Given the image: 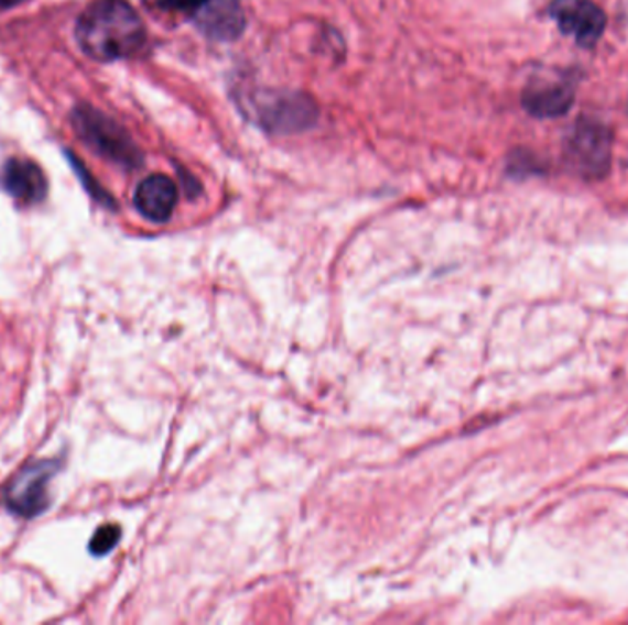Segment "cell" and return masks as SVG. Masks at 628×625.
<instances>
[{
	"instance_id": "cell-8",
	"label": "cell",
	"mask_w": 628,
	"mask_h": 625,
	"mask_svg": "<svg viewBox=\"0 0 628 625\" xmlns=\"http://www.w3.org/2000/svg\"><path fill=\"white\" fill-rule=\"evenodd\" d=\"M176 202H178V187L170 176H148L138 184L134 191V208L138 209V213L156 224L171 219Z\"/></svg>"
},
{
	"instance_id": "cell-9",
	"label": "cell",
	"mask_w": 628,
	"mask_h": 625,
	"mask_svg": "<svg viewBox=\"0 0 628 625\" xmlns=\"http://www.w3.org/2000/svg\"><path fill=\"white\" fill-rule=\"evenodd\" d=\"M570 154L575 164L588 175H599L610 162V134L603 125L584 121L573 132L570 140Z\"/></svg>"
},
{
	"instance_id": "cell-5",
	"label": "cell",
	"mask_w": 628,
	"mask_h": 625,
	"mask_svg": "<svg viewBox=\"0 0 628 625\" xmlns=\"http://www.w3.org/2000/svg\"><path fill=\"white\" fill-rule=\"evenodd\" d=\"M57 472L54 461L35 462L22 468L6 490V506L24 519L43 514L50 505V481Z\"/></svg>"
},
{
	"instance_id": "cell-6",
	"label": "cell",
	"mask_w": 628,
	"mask_h": 625,
	"mask_svg": "<svg viewBox=\"0 0 628 625\" xmlns=\"http://www.w3.org/2000/svg\"><path fill=\"white\" fill-rule=\"evenodd\" d=\"M548 13L564 35L584 48L595 46L605 33L606 13L595 0H551Z\"/></svg>"
},
{
	"instance_id": "cell-10",
	"label": "cell",
	"mask_w": 628,
	"mask_h": 625,
	"mask_svg": "<svg viewBox=\"0 0 628 625\" xmlns=\"http://www.w3.org/2000/svg\"><path fill=\"white\" fill-rule=\"evenodd\" d=\"M523 109L537 118L566 114L573 103V88L566 81H539L523 90Z\"/></svg>"
},
{
	"instance_id": "cell-3",
	"label": "cell",
	"mask_w": 628,
	"mask_h": 625,
	"mask_svg": "<svg viewBox=\"0 0 628 625\" xmlns=\"http://www.w3.org/2000/svg\"><path fill=\"white\" fill-rule=\"evenodd\" d=\"M253 118L270 134H296L318 120V105L308 94L264 90L253 96Z\"/></svg>"
},
{
	"instance_id": "cell-12",
	"label": "cell",
	"mask_w": 628,
	"mask_h": 625,
	"mask_svg": "<svg viewBox=\"0 0 628 625\" xmlns=\"http://www.w3.org/2000/svg\"><path fill=\"white\" fill-rule=\"evenodd\" d=\"M24 0H0V11L8 10L11 6L21 4Z\"/></svg>"
},
{
	"instance_id": "cell-2",
	"label": "cell",
	"mask_w": 628,
	"mask_h": 625,
	"mask_svg": "<svg viewBox=\"0 0 628 625\" xmlns=\"http://www.w3.org/2000/svg\"><path fill=\"white\" fill-rule=\"evenodd\" d=\"M72 123L83 142L88 143L96 153L126 169H137L143 162V154L132 138L121 129L109 116L94 109L90 105H82L74 110Z\"/></svg>"
},
{
	"instance_id": "cell-1",
	"label": "cell",
	"mask_w": 628,
	"mask_h": 625,
	"mask_svg": "<svg viewBox=\"0 0 628 625\" xmlns=\"http://www.w3.org/2000/svg\"><path fill=\"white\" fill-rule=\"evenodd\" d=\"M76 41L94 61L126 59L142 48L145 26L126 0H96L77 19Z\"/></svg>"
},
{
	"instance_id": "cell-4",
	"label": "cell",
	"mask_w": 628,
	"mask_h": 625,
	"mask_svg": "<svg viewBox=\"0 0 628 625\" xmlns=\"http://www.w3.org/2000/svg\"><path fill=\"white\" fill-rule=\"evenodd\" d=\"M160 8L186 15L206 37L236 41L245 30L239 0H160Z\"/></svg>"
},
{
	"instance_id": "cell-11",
	"label": "cell",
	"mask_w": 628,
	"mask_h": 625,
	"mask_svg": "<svg viewBox=\"0 0 628 625\" xmlns=\"http://www.w3.org/2000/svg\"><path fill=\"white\" fill-rule=\"evenodd\" d=\"M120 527H116V525H105V527L96 530L93 539H90L88 549H90L94 556L109 555L110 550L115 549L116 544L120 541Z\"/></svg>"
},
{
	"instance_id": "cell-7",
	"label": "cell",
	"mask_w": 628,
	"mask_h": 625,
	"mask_svg": "<svg viewBox=\"0 0 628 625\" xmlns=\"http://www.w3.org/2000/svg\"><path fill=\"white\" fill-rule=\"evenodd\" d=\"M0 186L17 202L32 204L43 202L48 191V182L37 164L30 160L11 158L6 162L0 171Z\"/></svg>"
}]
</instances>
